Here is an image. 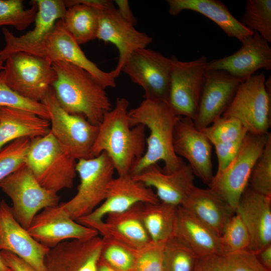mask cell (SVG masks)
I'll list each match as a JSON object with an SVG mask.
<instances>
[{"instance_id":"1","label":"cell","mask_w":271,"mask_h":271,"mask_svg":"<svg viewBox=\"0 0 271 271\" xmlns=\"http://www.w3.org/2000/svg\"><path fill=\"white\" fill-rule=\"evenodd\" d=\"M178 116L166 102L145 99L139 106L128 112L131 127L143 124L150 130L146 140L147 146L144 155L133 164L131 176H135L159 161L164 163L163 171L170 174L180 169L185 163L173 149V133Z\"/></svg>"},{"instance_id":"2","label":"cell","mask_w":271,"mask_h":271,"mask_svg":"<svg viewBox=\"0 0 271 271\" xmlns=\"http://www.w3.org/2000/svg\"><path fill=\"white\" fill-rule=\"evenodd\" d=\"M128 105L126 98L116 99L114 107L105 113L98 125L91 150L93 158L105 152L118 176L130 175L133 164L145 152L146 127L129 125Z\"/></svg>"},{"instance_id":"3","label":"cell","mask_w":271,"mask_h":271,"mask_svg":"<svg viewBox=\"0 0 271 271\" xmlns=\"http://www.w3.org/2000/svg\"><path fill=\"white\" fill-rule=\"evenodd\" d=\"M52 66L56 79L51 87L61 107L98 125L112 108L105 89L89 72L74 64L58 61Z\"/></svg>"},{"instance_id":"4","label":"cell","mask_w":271,"mask_h":271,"mask_svg":"<svg viewBox=\"0 0 271 271\" xmlns=\"http://www.w3.org/2000/svg\"><path fill=\"white\" fill-rule=\"evenodd\" d=\"M25 163L38 182L49 191L57 193L73 186L76 160L62 150L50 132L31 139Z\"/></svg>"},{"instance_id":"5","label":"cell","mask_w":271,"mask_h":271,"mask_svg":"<svg viewBox=\"0 0 271 271\" xmlns=\"http://www.w3.org/2000/svg\"><path fill=\"white\" fill-rule=\"evenodd\" d=\"M270 110L271 76L265 79L261 73L241 83L222 116L237 119L248 133L263 135L269 132Z\"/></svg>"},{"instance_id":"6","label":"cell","mask_w":271,"mask_h":271,"mask_svg":"<svg viewBox=\"0 0 271 271\" xmlns=\"http://www.w3.org/2000/svg\"><path fill=\"white\" fill-rule=\"evenodd\" d=\"M80 184L75 196L60 203L74 220L91 213L104 200L109 183L113 178V164L105 152L76 162Z\"/></svg>"},{"instance_id":"7","label":"cell","mask_w":271,"mask_h":271,"mask_svg":"<svg viewBox=\"0 0 271 271\" xmlns=\"http://www.w3.org/2000/svg\"><path fill=\"white\" fill-rule=\"evenodd\" d=\"M41 102L49 114L50 132L62 150L76 160L93 158L91 150L98 125L90 123L82 116L65 111L59 104L52 87Z\"/></svg>"},{"instance_id":"8","label":"cell","mask_w":271,"mask_h":271,"mask_svg":"<svg viewBox=\"0 0 271 271\" xmlns=\"http://www.w3.org/2000/svg\"><path fill=\"white\" fill-rule=\"evenodd\" d=\"M0 188L12 201L14 217L26 229L40 211L59 203L57 193L44 188L26 163L1 181Z\"/></svg>"},{"instance_id":"9","label":"cell","mask_w":271,"mask_h":271,"mask_svg":"<svg viewBox=\"0 0 271 271\" xmlns=\"http://www.w3.org/2000/svg\"><path fill=\"white\" fill-rule=\"evenodd\" d=\"M270 133L255 135L247 133L235 158L225 169L216 172L208 185L235 211Z\"/></svg>"},{"instance_id":"10","label":"cell","mask_w":271,"mask_h":271,"mask_svg":"<svg viewBox=\"0 0 271 271\" xmlns=\"http://www.w3.org/2000/svg\"><path fill=\"white\" fill-rule=\"evenodd\" d=\"M5 62L6 84L32 100L41 102L56 79L52 63L40 56L19 52L10 56Z\"/></svg>"},{"instance_id":"11","label":"cell","mask_w":271,"mask_h":271,"mask_svg":"<svg viewBox=\"0 0 271 271\" xmlns=\"http://www.w3.org/2000/svg\"><path fill=\"white\" fill-rule=\"evenodd\" d=\"M172 66V58L145 48L131 54L121 72L143 88L145 99L168 103Z\"/></svg>"},{"instance_id":"12","label":"cell","mask_w":271,"mask_h":271,"mask_svg":"<svg viewBox=\"0 0 271 271\" xmlns=\"http://www.w3.org/2000/svg\"><path fill=\"white\" fill-rule=\"evenodd\" d=\"M45 58L52 63L63 61L89 72L104 89L116 86L112 71L105 72L90 60L66 29L63 19L58 20L51 32L29 53Z\"/></svg>"},{"instance_id":"13","label":"cell","mask_w":271,"mask_h":271,"mask_svg":"<svg viewBox=\"0 0 271 271\" xmlns=\"http://www.w3.org/2000/svg\"><path fill=\"white\" fill-rule=\"evenodd\" d=\"M168 104L180 116L194 119L198 108L207 59L201 56L184 62L172 57Z\"/></svg>"},{"instance_id":"14","label":"cell","mask_w":271,"mask_h":271,"mask_svg":"<svg viewBox=\"0 0 271 271\" xmlns=\"http://www.w3.org/2000/svg\"><path fill=\"white\" fill-rule=\"evenodd\" d=\"M27 230L35 239L49 248L66 240L89 239L99 234L96 230L72 219L60 203L42 210Z\"/></svg>"},{"instance_id":"15","label":"cell","mask_w":271,"mask_h":271,"mask_svg":"<svg viewBox=\"0 0 271 271\" xmlns=\"http://www.w3.org/2000/svg\"><path fill=\"white\" fill-rule=\"evenodd\" d=\"M160 202L151 188L135 180L130 175L118 176L109 183L106 197L101 204L89 214L76 221L89 227L102 221L108 214L124 211L138 203Z\"/></svg>"},{"instance_id":"16","label":"cell","mask_w":271,"mask_h":271,"mask_svg":"<svg viewBox=\"0 0 271 271\" xmlns=\"http://www.w3.org/2000/svg\"><path fill=\"white\" fill-rule=\"evenodd\" d=\"M99 16L97 38L113 44L118 51V60L112 70L115 78L136 51L145 48L153 41L147 34L136 30L134 25L123 19L115 7L96 9Z\"/></svg>"},{"instance_id":"17","label":"cell","mask_w":271,"mask_h":271,"mask_svg":"<svg viewBox=\"0 0 271 271\" xmlns=\"http://www.w3.org/2000/svg\"><path fill=\"white\" fill-rule=\"evenodd\" d=\"M244 80L222 70H206L196 115L195 127L201 130L221 116Z\"/></svg>"},{"instance_id":"18","label":"cell","mask_w":271,"mask_h":271,"mask_svg":"<svg viewBox=\"0 0 271 271\" xmlns=\"http://www.w3.org/2000/svg\"><path fill=\"white\" fill-rule=\"evenodd\" d=\"M173 149L178 156L189 163L195 176L209 185L213 177L211 161L212 144L193 120L180 116L175 124Z\"/></svg>"},{"instance_id":"19","label":"cell","mask_w":271,"mask_h":271,"mask_svg":"<svg viewBox=\"0 0 271 271\" xmlns=\"http://www.w3.org/2000/svg\"><path fill=\"white\" fill-rule=\"evenodd\" d=\"M0 250L15 254L36 271H46L45 258L49 248L18 223L4 200L0 202Z\"/></svg>"},{"instance_id":"20","label":"cell","mask_w":271,"mask_h":271,"mask_svg":"<svg viewBox=\"0 0 271 271\" xmlns=\"http://www.w3.org/2000/svg\"><path fill=\"white\" fill-rule=\"evenodd\" d=\"M234 53L207 62L206 70H222L245 80L260 69L271 70V48L258 33L244 40Z\"/></svg>"},{"instance_id":"21","label":"cell","mask_w":271,"mask_h":271,"mask_svg":"<svg viewBox=\"0 0 271 271\" xmlns=\"http://www.w3.org/2000/svg\"><path fill=\"white\" fill-rule=\"evenodd\" d=\"M38 5L34 28L25 34L17 37L7 28L2 32L5 46L0 50V60L3 62L11 55L19 52L29 53L41 43L53 30L56 22L64 19L67 8L62 0H36Z\"/></svg>"},{"instance_id":"22","label":"cell","mask_w":271,"mask_h":271,"mask_svg":"<svg viewBox=\"0 0 271 271\" xmlns=\"http://www.w3.org/2000/svg\"><path fill=\"white\" fill-rule=\"evenodd\" d=\"M235 212L244 222L249 233L248 250L256 254L271 244V197L246 187Z\"/></svg>"},{"instance_id":"23","label":"cell","mask_w":271,"mask_h":271,"mask_svg":"<svg viewBox=\"0 0 271 271\" xmlns=\"http://www.w3.org/2000/svg\"><path fill=\"white\" fill-rule=\"evenodd\" d=\"M131 176L146 186L154 188L160 202L176 206L182 205L195 187V175L191 167L185 163L170 174L164 173L155 164Z\"/></svg>"},{"instance_id":"24","label":"cell","mask_w":271,"mask_h":271,"mask_svg":"<svg viewBox=\"0 0 271 271\" xmlns=\"http://www.w3.org/2000/svg\"><path fill=\"white\" fill-rule=\"evenodd\" d=\"M144 203H138L121 212L111 213L89 227L102 237L116 240L130 248L139 250L151 241L142 217Z\"/></svg>"},{"instance_id":"25","label":"cell","mask_w":271,"mask_h":271,"mask_svg":"<svg viewBox=\"0 0 271 271\" xmlns=\"http://www.w3.org/2000/svg\"><path fill=\"white\" fill-rule=\"evenodd\" d=\"M169 13L177 16L184 10L200 13L207 17L229 37L242 42L253 32L244 27L230 12L222 2L218 0H167Z\"/></svg>"},{"instance_id":"26","label":"cell","mask_w":271,"mask_h":271,"mask_svg":"<svg viewBox=\"0 0 271 271\" xmlns=\"http://www.w3.org/2000/svg\"><path fill=\"white\" fill-rule=\"evenodd\" d=\"M198 257L223 255L220 237L182 206H178L175 236Z\"/></svg>"},{"instance_id":"27","label":"cell","mask_w":271,"mask_h":271,"mask_svg":"<svg viewBox=\"0 0 271 271\" xmlns=\"http://www.w3.org/2000/svg\"><path fill=\"white\" fill-rule=\"evenodd\" d=\"M185 208L220 237L223 229L235 211L210 188L197 187L182 204Z\"/></svg>"},{"instance_id":"28","label":"cell","mask_w":271,"mask_h":271,"mask_svg":"<svg viewBox=\"0 0 271 271\" xmlns=\"http://www.w3.org/2000/svg\"><path fill=\"white\" fill-rule=\"evenodd\" d=\"M50 132L49 120L23 109L0 106V150L11 142Z\"/></svg>"},{"instance_id":"29","label":"cell","mask_w":271,"mask_h":271,"mask_svg":"<svg viewBox=\"0 0 271 271\" xmlns=\"http://www.w3.org/2000/svg\"><path fill=\"white\" fill-rule=\"evenodd\" d=\"M178 206L160 202L144 203L143 221L151 241L166 243L175 237Z\"/></svg>"},{"instance_id":"30","label":"cell","mask_w":271,"mask_h":271,"mask_svg":"<svg viewBox=\"0 0 271 271\" xmlns=\"http://www.w3.org/2000/svg\"><path fill=\"white\" fill-rule=\"evenodd\" d=\"M64 25L80 45L97 38L99 16L96 9L82 4H73L67 8Z\"/></svg>"},{"instance_id":"31","label":"cell","mask_w":271,"mask_h":271,"mask_svg":"<svg viewBox=\"0 0 271 271\" xmlns=\"http://www.w3.org/2000/svg\"><path fill=\"white\" fill-rule=\"evenodd\" d=\"M240 23L271 43V1L247 0Z\"/></svg>"},{"instance_id":"32","label":"cell","mask_w":271,"mask_h":271,"mask_svg":"<svg viewBox=\"0 0 271 271\" xmlns=\"http://www.w3.org/2000/svg\"><path fill=\"white\" fill-rule=\"evenodd\" d=\"M25 9L22 0H0V28L12 26L18 31L26 29L34 22L38 12L36 1Z\"/></svg>"},{"instance_id":"33","label":"cell","mask_w":271,"mask_h":271,"mask_svg":"<svg viewBox=\"0 0 271 271\" xmlns=\"http://www.w3.org/2000/svg\"><path fill=\"white\" fill-rule=\"evenodd\" d=\"M198 256L175 236L164 247L163 271H193Z\"/></svg>"},{"instance_id":"34","label":"cell","mask_w":271,"mask_h":271,"mask_svg":"<svg viewBox=\"0 0 271 271\" xmlns=\"http://www.w3.org/2000/svg\"><path fill=\"white\" fill-rule=\"evenodd\" d=\"M201 131L213 146L244 139L248 133L237 119L222 115Z\"/></svg>"},{"instance_id":"35","label":"cell","mask_w":271,"mask_h":271,"mask_svg":"<svg viewBox=\"0 0 271 271\" xmlns=\"http://www.w3.org/2000/svg\"><path fill=\"white\" fill-rule=\"evenodd\" d=\"M102 238L100 259L119 271H132L137 250L113 239Z\"/></svg>"},{"instance_id":"36","label":"cell","mask_w":271,"mask_h":271,"mask_svg":"<svg viewBox=\"0 0 271 271\" xmlns=\"http://www.w3.org/2000/svg\"><path fill=\"white\" fill-rule=\"evenodd\" d=\"M220 239L223 255L248 249L250 244L248 232L244 222L236 213L225 224Z\"/></svg>"},{"instance_id":"37","label":"cell","mask_w":271,"mask_h":271,"mask_svg":"<svg viewBox=\"0 0 271 271\" xmlns=\"http://www.w3.org/2000/svg\"><path fill=\"white\" fill-rule=\"evenodd\" d=\"M30 143V138H21L0 150V182L25 163Z\"/></svg>"},{"instance_id":"38","label":"cell","mask_w":271,"mask_h":271,"mask_svg":"<svg viewBox=\"0 0 271 271\" xmlns=\"http://www.w3.org/2000/svg\"><path fill=\"white\" fill-rule=\"evenodd\" d=\"M0 106L28 111L49 120V114L44 104L24 97L8 86L4 70L0 71Z\"/></svg>"},{"instance_id":"39","label":"cell","mask_w":271,"mask_h":271,"mask_svg":"<svg viewBox=\"0 0 271 271\" xmlns=\"http://www.w3.org/2000/svg\"><path fill=\"white\" fill-rule=\"evenodd\" d=\"M249 181L255 192L271 197V134L251 171Z\"/></svg>"},{"instance_id":"40","label":"cell","mask_w":271,"mask_h":271,"mask_svg":"<svg viewBox=\"0 0 271 271\" xmlns=\"http://www.w3.org/2000/svg\"><path fill=\"white\" fill-rule=\"evenodd\" d=\"M165 244L151 241L137 250L132 271H163Z\"/></svg>"},{"instance_id":"41","label":"cell","mask_w":271,"mask_h":271,"mask_svg":"<svg viewBox=\"0 0 271 271\" xmlns=\"http://www.w3.org/2000/svg\"><path fill=\"white\" fill-rule=\"evenodd\" d=\"M223 255L226 271H270L261 264L254 253L248 250Z\"/></svg>"},{"instance_id":"42","label":"cell","mask_w":271,"mask_h":271,"mask_svg":"<svg viewBox=\"0 0 271 271\" xmlns=\"http://www.w3.org/2000/svg\"><path fill=\"white\" fill-rule=\"evenodd\" d=\"M244 139L214 145L218 161L217 172L225 169L235 158L241 148Z\"/></svg>"},{"instance_id":"43","label":"cell","mask_w":271,"mask_h":271,"mask_svg":"<svg viewBox=\"0 0 271 271\" xmlns=\"http://www.w3.org/2000/svg\"><path fill=\"white\" fill-rule=\"evenodd\" d=\"M193 271H226L225 256L211 254L198 257Z\"/></svg>"},{"instance_id":"44","label":"cell","mask_w":271,"mask_h":271,"mask_svg":"<svg viewBox=\"0 0 271 271\" xmlns=\"http://www.w3.org/2000/svg\"><path fill=\"white\" fill-rule=\"evenodd\" d=\"M1 257L12 271H36L27 262L10 252L1 251Z\"/></svg>"},{"instance_id":"45","label":"cell","mask_w":271,"mask_h":271,"mask_svg":"<svg viewBox=\"0 0 271 271\" xmlns=\"http://www.w3.org/2000/svg\"><path fill=\"white\" fill-rule=\"evenodd\" d=\"M67 8L73 4H82L96 9H102L115 7L114 3L109 0H68L64 1Z\"/></svg>"},{"instance_id":"46","label":"cell","mask_w":271,"mask_h":271,"mask_svg":"<svg viewBox=\"0 0 271 271\" xmlns=\"http://www.w3.org/2000/svg\"><path fill=\"white\" fill-rule=\"evenodd\" d=\"M102 245L95 249L87 258L79 271H97Z\"/></svg>"},{"instance_id":"47","label":"cell","mask_w":271,"mask_h":271,"mask_svg":"<svg viewBox=\"0 0 271 271\" xmlns=\"http://www.w3.org/2000/svg\"><path fill=\"white\" fill-rule=\"evenodd\" d=\"M114 2L117 7L116 8L121 16L134 25L137 21L130 9L128 1L127 0H115Z\"/></svg>"},{"instance_id":"48","label":"cell","mask_w":271,"mask_h":271,"mask_svg":"<svg viewBox=\"0 0 271 271\" xmlns=\"http://www.w3.org/2000/svg\"><path fill=\"white\" fill-rule=\"evenodd\" d=\"M255 254L261 264L265 268L271 271V244Z\"/></svg>"},{"instance_id":"49","label":"cell","mask_w":271,"mask_h":271,"mask_svg":"<svg viewBox=\"0 0 271 271\" xmlns=\"http://www.w3.org/2000/svg\"><path fill=\"white\" fill-rule=\"evenodd\" d=\"M97 271H119L111 267L100 259L97 267Z\"/></svg>"},{"instance_id":"50","label":"cell","mask_w":271,"mask_h":271,"mask_svg":"<svg viewBox=\"0 0 271 271\" xmlns=\"http://www.w3.org/2000/svg\"><path fill=\"white\" fill-rule=\"evenodd\" d=\"M0 271H12V270L6 264L3 260L0 254Z\"/></svg>"},{"instance_id":"51","label":"cell","mask_w":271,"mask_h":271,"mask_svg":"<svg viewBox=\"0 0 271 271\" xmlns=\"http://www.w3.org/2000/svg\"><path fill=\"white\" fill-rule=\"evenodd\" d=\"M4 62L0 60V71L4 69Z\"/></svg>"}]
</instances>
